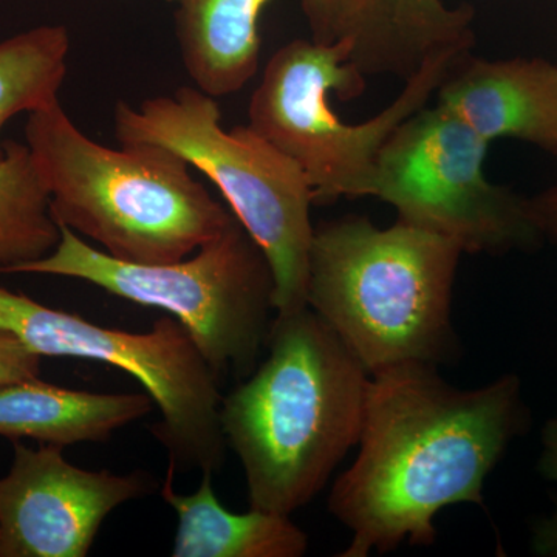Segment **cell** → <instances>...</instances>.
Here are the masks:
<instances>
[{"mask_svg":"<svg viewBox=\"0 0 557 557\" xmlns=\"http://www.w3.org/2000/svg\"><path fill=\"white\" fill-rule=\"evenodd\" d=\"M57 248L17 273L79 278L138 306L178 319L218 376L249 375L271 329L274 276L239 220L177 262H124L60 225Z\"/></svg>","mask_w":557,"mask_h":557,"instance_id":"52a82bcc","label":"cell"},{"mask_svg":"<svg viewBox=\"0 0 557 557\" xmlns=\"http://www.w3.org/2000/svg\"><path fill=\"white\" fill-rule=\"evenodd\" d=\"M69 51L62 25H42L0 42V160L5 156L2 131L11 119L60 101Z\"/></svg>","mask_w":557,"mask_h":557,"instance_id":"e0dca14e","label":"cell"},{"mask_svg":"<svg viewBox=\"0 0 557 557\" xmlns=\"http://www.w3.org/2000/svg\"><path fill=\"white\" fill-rule=\"evenodd\" d=\"M519 376L458 388L429 364L370 375L359 453L333 483L329 511L351 533L341 557L429 547L450 505H483V486L527 426Z\"/></svg>","mask_w":557,"mask_h":557,"instance_id":"6da1fadb","label":"cell"},{"mask_svg":"<svg viewBox=\"0 0 557 557\" xmlns=\"http://www.w3.org/2000/svg\"><path fill=\"white\" fill-rule=\"evenodd\" d=\"M471 50V49H469ZM354 44L295 39L278 49L252 94L248 126L295 161L306 174L314 203L339 197H369L380 149L403 121L438 90L458 54L438 51L406 79L397 100L372 120L344 124L329 94L354 100L366 89L364 75L350 62Z\"/></svg>","mask_w":557,"mask_h":557,"instance_id":"8992f818","label":"cell"},{"mask_svg":"<svg viewBox=\"0 0 557 557\" xmlns=\"http://www.w3.org/2000/svg\"><path fill=\"white\" fill-rule=\"evenodd\" d=\"M121 145L161 146L214 183L274 276V313L307 307L313 189L302 170L249 126L226 131L214 98L197 87L115 109Z\"/></svg>","mask_w":557,"mask_h":557,"instance_id":"5b68a950","label":"cell"},{"mask_svg":"<svg viewBox=\"0 0 557 557\" xmlns=\"http://www.w3.org/2000/svg\"><path fill=\"white\" fill-rule=\"evenodd\" d=\"M175 465L170 463L161 497L177 512L174 557H300L309 549V536L289 516L249 508L233 512L220 504L212 472L203 471L196 493L174 491Z\"/></svg>","mask_w":557,"mask_h":557,"instance_id":"9a60e30c","label":"cell"},{"mask_svg":"<svg viewBox=\"0 0 557 557\" xmlns=\"http://www.w3.org/2000/svg\"><path fill=\"white\" fill-rule=\"evenodd\" d=\"M183 65L212 98L244 89L258 73L259 20L271 0H172ZM313 39L327 30L344 0H300Z\"/></svg>","mask_w":557,"mask_h":557,"instance_id":"4fadbf2b","label":"cell"},{"mask_svg":"<svg viewBox=\"0 0 557 557\" xmlns=\"http://www.w3.org/2000/svg\"><path fill=\"white\" fill-rule=\"evenodd\" d=\"M25 138L58 225L110 258L177 262L236 220L177 153L153 145L102 146L79 131L60 101L28 113Z\"/></svg>","mask_w":557,"mask_h":557,"instance_id":"3957f363","label":"cell"},{"mask_svg":"<svg viewBox=\"0 0 557 557\" xmlns=\"http://www.w3.org/2000/svg\"><path fill=\"white\" fill-rule=\"evenodd\" d=\"M13 446L0 479V557H86L110 512L150 491L146 475L75 467L61 446Z\"/></svg>","mask_w":557,"mask_h":557,"instance_id":"30bf717a","label":"cell"},{"mask_svg":"<svg viewBox=\"0 0 557 557\" xmlns=\"http://www.w3.org/2000/svg\"><path fill=\"white\" fill-rule=\"evenodd\" d=\"M463 249L397 220L344 215L314 228L307 307L370 375L456 355L453 289Z\"/></svg>","mask_w":557,"mask_h":557,"instance_id":"277c9868","label":"cell"},{"mask_svg":"<svg viewBox=\"0 0 557 557\" xmlns=\"http://www.w3.org/2000/svg\"><path fill=\"white\" fill-rule=\"evenodd\" d=\"M149 394H94L30 380L0 387V435L16 442L64 446L108 442L119 429L148 416Z\"/></svg>","mask_w":557,"mask_h":557,"instance_id":"5bb4252c","label":"cell"},{"mask_svg":"<svg viewBox=\"0 0 557 557\" xmlns=\"http://www.w3.org/2000/svg\"><path fill=\"white\" fill-rule=\"evenodd\" d=\"M531 549L537 556L557 557V505L552 515L534 525Z\"/></svg>","mask_w":557,"mask_h":557,"instance_id":"44dd1931","label":"cell"},{"mask_svg":"<svg viewBox=\"0 0 557 557\" xmlns=\"http://www.w3.org/2000/svg\"><path fill=\"white\" fill-rule=\"evenodd\" d=\"M269 357L222 398L249 508L292 516L358 446L370 373L309 307L271 322Z\"/></svg>","mask_w":557,"mask_h":557,"instance_id":"7a4b0ae2","label":"cell"},{"mask_svg":"<svg viewBox=\"0 0 557 557\" xmlns=\"http://www.w3.org/2000/svg\"><path fill=\"white\" fill-rule=\"evenodd\" d=\"M490 143L443 106L423 108L380 149L369 197L398 220L460 245L468 255L533 249L544 236L530 199L486 178Z\"/></svg>","mask_w":557,"mask_h":557,"instance_id":"9c48e42d","label":"cell"},{"mask_svg":"<svg viewBox=\"0 0 557 557\" xmlns=\"http://www.w3.org/2000/svg\"><path fill=\"white\" fill-rule=\"evenodd\" d=\"M0 330L39 357L91 359L129 373L159 406L161 421L153 432L170 449L171 463L201 472L222 467L220 379L178 319L168 314L149 332H124L0 287Z\"/></svg>","mask_w":557,"mask_h":557,"instance_id":"ba28073f","label":"cell"},{"mask_svg":"<svg viewBox=\"0 0 557 557\" xmlns=\"http://www.w3.org/2000/svg\"><path fill=\"white\" fill-rule=\"evenodd\" d=\"M474 10L442 0H344L325 42L350 39V62L362 75L409 79L428 58L472 49Z\"/></svg>","mask_w":557,"mask_h":557,"instance_id":"7c38bea8","label":"cell"},{"mask_svg":"<svg viewBox=\"0 0 557 557\" xmlns=\"http://www.w3.org/2000/svg\"><path fill=\"white\" fill-rule=\"evenodd\" d=\"M60 237L30 149L5 141V156L0 160V274L17 273L21 267L46 258Z\"/></svg>","mask_w":557,"mask_h":557,"instance_id":"2e32d148","label":"cell"},{"mask_svg":"<svg viewBox=\"0 0 557 557\" xmlns=\"http://www.w3.org/2000/svg\"><path fill=\"white\" fill-rule=\"evenodd\" d=\"M530 208L544 239L557 245V185L530 199Z\"/></svg>","mask_w":557,"mask_h":557,"instance_id":"d6986e66","label":"cell"},{"mask_svg":"<svg viewBox=\"0 0 557 557\" xmlns=\"http://www.w3.org/2000/svg\"><path fill=\"white\" fill-rule=\"evenodd\" d=\"M437 104L480 137L515 138L557 156V65L533 58L487 61L458 54L440 84Z\"/></svg>","mask_w":557,"mask_h":557,"instance_id":"8fae6325","label":"cell"},{"mask_svg":"<svg viewBox=\"0 0 557 557\" xmlns=\"http://www.w3.org/2000/svg\"><path fill=\"white\" fill-rule=\"evenodd\" d=\"M541 445V457L537 461L539 472L548 482H557V413L549 418L547 424L542 429Z\"/></svg>","mask_w":557,"mask_h":557,"instance_id":"ffe728a7","label":"cell"},{"mask_svg":"<svg viewBox=\"0 0 557 557\" xmlns=\"http://www.w3.org/2000/svg\"><path fill=\"white\" fill-rule=\"evenodd\" d=\"M40 358L16 336L0 330V387L38 380Z\"/></svg>","mask_w":557,"mask_h":557,"instance_id":"ac0fdd59","label":"cell"}]
</instances>
